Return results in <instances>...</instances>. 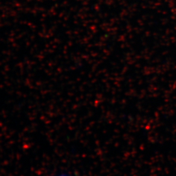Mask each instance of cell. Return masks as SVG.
<instances>
[{
    "label": "cell",
    "instance_id": "6da1fadb",
    "mask_svg": "<svg viewBox=\"0 0 176 176\" xmlns=\"http://www.w3.org/2000/svg\"><path fill=\"white\" fill-rule=\"evenodd\" d=\"M56 176H69V175H67V174H60V175H56Z\"/></svg>",
    "mask_w": 176,
    "mask_h": 176
}]
</instances>
